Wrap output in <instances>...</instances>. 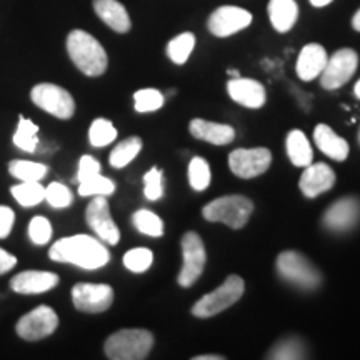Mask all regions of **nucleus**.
<instances>
[{"mask_svg": "<svg viewBox=\"0 0 360 360\" xmlns=\"http://www.w3.org/2000/svg\"><path fill=\"white\" fill-rule=\"evenodd\" d=\"M49 257L53 262L74 264L80 269L96 270L107 265L110 254L101 240L80 233L57 240L49 250Z\"/></svg>", "mask_w": 360, "mask_h": 360, "instance_id": "1", "label": "nucleus"}, {"mask_svg": "<svg viewBox=\"0 0 360 360\" xmlns=\"http://www.w3.org/2000/svg\"><path fill=\"white\" fill-rule=\"evenodd\" d=\"M67 52H69L75 67L89 77H98L109 65L105 49L94 35L85 32V30H72L67 37Z\"/></svg>", "mask_w": 360, "mask_h": 360, "instance_id": "2", "label": "nucleus"}, {"mask_svg": "<svg viewBox=\"0 0 360 360\" xmlns=\"http://www.w3.org/2000/svg\"><path fill=\"white\" fill-rule=\"evenodd\" d=\"M154 347V335L146 328H124L105 340L103 350L112 360L147 359Z\"/></svg>", "mask_w": 360, "mask_h": 360, "instance_id": "3", "label": "nucleus"}, {"mask_svg": "<svg viewBox=\"0 0 360 360\" xmlns=\"http://www.w3.org/2000/svg\"><path fill=\"white\" fill-rule=\"evenodd\" d=\"M254 212V204L244 195L220 197L202 209V215L209 222H222L232 229H242Z\"/></svg>", "mask_w": 360, "mask_h": 360, "instance_id": "4", "label": "nucleus"}, {"mask_svg": "<svg viewBox=\"0 0 360 360\" xmlns=\"http://www.w3.org/2000/svg\"><path fill=\"white\" fill-rule=\"evenodd\" d=\"M245 283L244 278L238 276H231L225 278L222 285L217 287L214 292L202 297V299L192 307V314L199 319L214 317L225 309L232 307L237 300L244 295Z\"/></svg>", "mask_w": 360, "mask_h": 360, "instance_id": "5", "label": "nucleus"}, {"mask_svg": "<svg viewBox=\"0 0 360 360\" xmlns=\"http://www.w3.org/2000/svg\"><path fill=\"white\" fill-rule=\"evenodd\" d=\"M277 269L282 278L289 281L302 289H315L321 285V272L307 257L294 250L282 252L277 257Z\"/></svg>", "mask_w": 360, "mask_h": 360, "instance_id": "6", "label": "nucleus"}, {"mask_svg": "<svg viewBox=\"0 0 360 360\" xmlns=\"http://www.w3.org/2000/svg\"><path fill=\"white\" fill-rule=\"evenodd\" d=\"M30 98L39 109L57 119L67 120L75 114V101L64 87L56 84H37L30 92Z\"/></svg>", "mask_w": 360, "mask_h": 360, "instance_id": "7", "label": "nucleus"}, {"mask_svg": "<svg viewBox=\"0 0 360 360\" xmlns=\"http://www.w3.org/2000/svg\"><path fill=\"white\" fill-rule=\"evenodd\" d=\"M58 327V317L56 310L47 307V305H40V307L30 310L24 317L19 319L15 330L20 339L27 342L42 340L45 337L52 335Z\"/></svg>", "mask_w": 360, "mask_h": 360, "instance_id": "8", "label": "nucleus"}, {"mask_svg": "<svg viewBox=\"0 0 360 360\" xmlns=\"http://www.w3.org/2000/svg\"><path fill=\"white\" fill-rule=\"evenodd\" d=\"M359 65V57L352 49H340L334 56L327 58V64L323 67L321 77V84L323 89L335 90L340 89L352 79Z\"/></svg>", "mask_w": 360, "mask_h": 360, "instance_id": "9", "label": "nucleus"}, {"mask_svg": "<svg viewBox=\"0 0 360 360\" xmlns=\"http://www.w3.org/2000/svg\"><path fill=\"white\" fill-rule=\"evenodd\" d=\"M72 302L80 312H105L114 302V289L107 283H75L72 289Z\"/></svg>", "mask_w": 360, "mask_h": 360, "instance_id": "10", "label": "nucleus"}, {"mask_svg": "<svg viewBox=\"0 0 360 360\" xmlns=\"http://www.w3.org/2000/svg\"><path fill=\"white\" fill-rule=\"evenodd\" d=\"M182 254L184 264L179 274V283L182 287H191L197 282L205 267V247L199 233L187 232L182 237Z\"/></svg>", "mask_w": 360, "mask_h": 360, "instance_id": "11", "label": "nucleus"}, {"mask_svg": "<svg viewBox=\"0 0 360 360\" xmlns=\"http://www.w3.org/2000/svg\"><path fill=\"white\" fill-rule=\"evenodd\" d=\"M272 164V154L264 147L237 148L229 155V167L237 177L254 179L267 172Z\"/></svg>", "mask_w": 360, "mask_h": 360, "instance_id": "12", "label": "nucleus"}, {"mask_svg": "<svg viewBox=\"0 0 360 360\" xmlns=\"http://www.w3.org/2000/svg\"><path fill=\"white\" fill-rule=\"evenodd\" d=\"M252 24V13L242 7L224 6L212 12L207 27L215 37H231Z\"/></svg>", "mask_w": 360, "mask_h": 360, "instance_id": "13", "label": "nucleus"}, {"mask_svg": "<svg viewBox=\"0 0 360 360\" xmlns=\"http://www.w3.org/2000/svg\"><path fill=\"white\" fill-rule=\"evenodd\" d=\"M87 217L89 227L97 233L101 240L105 244L115 245L120 240V231L117 227L114 219L110 215V207L109 202L103 195H96L87 207Z\"/></svg>", "mask_w": 360, "mask_h": 360, "instance_id": "14", "label": "nucleus"}, {"mask_svg": "<svg viewBox=\"0 0 360 360\" xmlns=\"http://www.w3.org/2000/svg\"><path fill=\"white\" fill-rule=\"evenodd\" d=\"M58 276L45 270H24L11 278V289L17 294H42L57 287Z\"/></svg>", "mask_w": 360, "mask_h": 360, "instance_id": "15", "label": "nucleus"}, {"mask_svg": "<svg viewBox=\"0 0 360 360\" xmlns=\"http://www.w3.org/2000/svg\"><path fill=\"white\" fill-rule=\"evenodd\" d=\"M335 180V172L327 164H310L300 177L299 187L305 197L314 199V197L330 191Z\"/></svg>", "mask_w": 360, "mask_h": 360, "instance_id": "16", "label": "nucleus"}, {"mask_svg": "<svg viewBox=\"0 0 360 360\" xmlns=\"http://www.w3.org/2000/svg\"><path fill=\"white\" fill-rule=\"evenodd\" d=\"M227 92L232 101L247 109H259L265 103V87L259 80L236 77L229 80Z\"/></svg>", "mask_w": 360, "mask_h": 360, "instance_id": "17", "label": "nucleus"}, {"mask_svg": "<svg viewBox=\"0 0 360 360\" xmlns=\"http://www.w3.org/2000/svg\"><path fill=\"white\" fill-rule=\"evenodd\" d=\"M360 219V202L354 197H347L335 202L327 214L323 215V224L330 231H349Z\"/></svg>", "mask_w": 360, "mask_h": 360, "instance_id": "18", "label": "nucleus"}, {"mask_svg": "<svg viewBox=\"0 0 360 360\" xmlns=\"http://www.w3.org/2000/svg\"><path fill=\"white\" fill-rule=\"evenodd\" d=\"M327 58L326 49L321 44H307L297 58V75L305 82L317 79L327 64Z\"/></svg>", "mask_w": 360, "mask_h": 360, "instance_id": "19", "label": "nucleus"}, {"mask_svg": "<svg viewBox=\"0 0 360 360\" xmlns=\"http://www.w3.org/2000/svg\"><path fill=\"white\" fill-rule=\"evenodd\" d=\"M94 11L117 34H127L132 27L127 8L119 0H94Z\"/></svg>", "mask_w": 360, "mask_h": 360, "instance_id": "20", "label": "nucleus"}, {"mask_svg": "<svg viewBox=\"0 0 360 360\" xmlns=\"http://www.w3.org/2000/svg\"><path fill=\"white\" fill-rule=\"evenodd\" d=\"M188 130L199 141L214 143V146H227L236 139V132L231 125L210 122V120L195 119L188 125Z\"/></svg>", "mask_w": 360, "mask_h": 360, "instance_id": "21", "label": "nucleus"}, {"mask_svg": "<svg viewBox=\"0 0 360 360\" xmlns=\"http://www.w3.org/2000/svg\"><path fill=\"white\" fill-rule=\"evenodd\" d=\"M314 141L317 143V147L330 159L337 162L345 160L349 157V143L347 141L337 135L326 124H319L314 130Z\"/></svg>", "mask_w": 360, "mask_h": 360, "instance_id": "22", "label": "nucleus"}, {"mask_svg": "<svg viewBox=\"0 0 360 360\" xmlns=\"http://www.w3.org/2000/svg\"><path fill=\"white\" fill-rule=\"evenodd\" d=\"M267 11L270 24L281 34L289 32L299 19V6L295 0H270Z\"/></svg>", "mask_w": 360, "mask_h": 360, "instance_id": "23", "label": "nucleus"}, {"mask_svg": "<svg viewBox=\"0 0 360 360\" xmlns=\"http://www.w3.org/2000/svg\"><path fill=\"white\" fill-rule=\"evenodd\" d=\"M285 146L287 155H289L290 162L297 165V167H307V165L312 164V147H310L309 139L305 137L302 130H292V132L287 135Z\"/></svg>", "mask_w": 360, "mask_h": 360, "instance_id": "24", "label": "nucleus"}, {"mask_svg": "<svg viewBox=\"0 0 360 360\" xmlns=\"http://www.w3.org/2000/svg\"><path fill=\"white\" fill-rule=\"evenodd\" d=\"M142 150V141L139 137H129L125 139L117 146L114 150L110 152L109 162L112 167L122 169L125 165H129L135 157L139 155V152Z\"/></svg>", "mask_w": 360, "mask_h": 360, "instance_id": "25", "label": "nucleus"}, {"mask_svg": "<svg viewBox=\"0 0 360 360\" xmlns=\"http://www.w3.org/2000/svg\"><path fill=\"white\" fill-rule=\"evenodd\" d=\"M39 127L35 125L30 119H25V117H20L19 125H17L15 134H13V146L19 147L20 150L24 152H35V148L39 146L37 139Z\"/></svg>", "mask_w": 360, "mask_h": 360, "instance_id": "26", "label": "nucleus"}, {"mask_svg": "<svg viewBox=\"0 0 360 360\" xmlns=\"http://www.w3.org/2000/svg\"><path fill=\"white\" fill-rule=\"evenodd\" d=\"M47 165L30 160H12L8 164V172L22 182H39L47 174Z\"/></svg>", "mask_w": 360, "mask_h": 360, "instance_id": "27", "label": "nucleus"}, {"mask_svg": "<svg viewBox=\"0 0 360 360\" xmlns=\"http://www.w3.org/2000/svg\"><path fill=\"white\" fill-rule=\"evenodd\" d=\"M11 193L22 207L39 205L45 199V188L40 182H22L13 186Z\"/></svg>", "mask_w": 360, "mask_h": 360, "instance_id": "28", "label": "nucleus"}, {"mask_svg": "<svg viewBox=\"0 0 360 360\" xmlns=\"http://www.w3.org/2000/svg\"><path fill=\"white\" fill-rule=\"evenodd\" d=\"M193 47H195V37H193V34L184 32L170 40L167 45V56L174 64L182 65L186 64L187 58L191 57Z\"/></svg>", "mask_w": 360, "mask_h": 360, "instance_id": "29", "label": "nucleus"}, {"mask_svg": "<svg viewBox=\"0 0 360 360\" xmlns=\"http://www.w3.org/2000/svg\"><path fill=\"white\" fill-rule=\"evenodd\" d=\"M114 191H115V184L112 182L110 179L103 177L101 174L92 175V177L79 182V193L82 197H96V195L109 197L114 193Z\"/></svg>", "mask_w": 360, "mask_h": 360, "instance_id": "30", "label": "nucleus"}, {"mask_svg": "<svg viewBox=\"0 0 360 360\" xmlns=\"http://www.w3.org/2000/svg\"><path fill=\"white\" fill-rule=\"evenodd\" d=\"M134 225L139 232H142L143 236L148 237H160L164 233V222H162L160 217L150 210H137L134 214Z\"/></svg>", "mask_w": 360, "mask_h": 360, "instance_id": "31", "label": "nucleus"}, {"mask_svg": "<svg viewBox=\"0 0 360 360\" xmlns=\"http://www.w3.org/2000/svg\"><path fill=\"white\" fill-rule=\"evenodd\" d=\"M210 179V167H209V162L202 157H193L188 164V182H191V187L193 191L202 192L209 187Z\"/></svg>", "mask_w": 360, "mask_h": 360, "instance_id": "32", "label": "nucleus"}, {"mask_svg": "<svg viewBox=\"0 0 360 360\" xmlns=\"http://www.w3.org/2000/svg\"><path fill=\"white\" fill-rule=\"evenodd\" d=\"M117 139L114 124L107 119L94 120L89 130V141L94 147H107Z\"/></svg>", "mask_w": 360, "mask_h": 360, "instance_id": "33", "label": "nucleus"}, {"mask_svg": "<svg viewBox=\"0 0 360 360\" xmlns=\"http://www.w3.org/2000/svg\"><path fill=\"white\" fill-rule=\"evenodd\" d=\"M164 105V96L155 89H142L135 92L134 96V107L141 114L147 112H155Z\"/></svg>", "mask_w": 360, "mask_h": 360, "instance_id": "34", "label": "nucleus"}, {"mask_svg": "<svg viewBox=\"0 0 360 360\" xmlns=\"http://www.w3.org/2000/svg\"><path fill=\"white\" fill-rule=\"evenodd\" d=\"M152 262H154V254L146 247L132 249L124 255V265L134 274L146 272V270L150 269Z\"/></svg>", "mask_w": 360, "mask_h": 360, "instance_id": "35", "label": "nucleus"}, {"mask_svg": "<svg viewBox=\"0 0 360 360\" xmlns=\"http://www.w3.org/2000/svg\"><path fill=\"white\" fill-rule=\"evenodd\" d=\"M45 199H47L53 209H65V207L72 204L74 197H72L69 187H65L64 184L52 182L51 186L45 188Z\"/></svg>", "mask_w": 360, "mask_h": 360, "instance_id": "36", "label": "nucleus"}, {"mask_svg": "<svg viewBox=\"0 0 360 360\" xmlns=\"http://www.w3.org/2000/svg\"><path fill=\"white\" fill-rule=\"evenodd\" d=\"M29 237L35 245H45L52 237V225L45 217H34L29 224Z\"/></svg>", "mask_w": 360, "mask_h": 360, "instance_id": "37", "label": "nucleus"}, {"mask_svg": "<svg viewBox=\"0 0 360 360\" xmlns=\"http://www.w3.org/2000/svg\"><path fill=\"white\" fill-rule=\"evenodd\" d=\"M143 193L148 200H159L164 193L162 188V172L157 167H152L143 175Z\"/></svg>", "mask_w": 360, "mask_h": 360, "instance_id": "38", "label": "nucleus"}, {"mask_svg": "<svg viewBox=\"0 0 360 360\" xmlns=\"http://www.w3.org/2000/svg\"><path fill=\"white\" fill-rule=\"evenodd\" d=\"M304 349L300 345L299 340H283L281 344L276 345L272 349V352L269 354L270 359H302L304 357Z\"/></svg>", "mask_w": 360, "mask_h": 360, "instance_id": "39", "label": "nucleus"}, {"mask_svg": "<svg viewBox=\"0 0 360 360\" xmlns=\"http://www.w3.org/2000/svg\"><path fill=\"white\" fill-rule=\"evenodd\" d=\"M101 174V164L98 160L94 159L90 155H84L79 162V170H77V182H82V180L92 177V175Z\"/></svg>", "mask_w": 360, "mask_h": 360, "instance_id": "40", "label": "nucleus"}, {"mask_svg": "<svg viewBox=\"0 0 360 360\" xmlns=\"http://www.w3.org/2000/svg\"><path fill=\"white\" fill-rule=\"evenodd\" d=\"M13 222H15V214L11 207L0 205V238H7L11 233Z\"/></svg>", "mask_w": 360, "mask_h": 360, "instance_id": "41", "label": "nucleus"}, {"mask_svg": "<svg viewBox=\"0 0 360 360\" xmlns=\"http://www.w3.org/2000/svg\"><path fill=\"white\" fill-rule=\"evenodd\" d=\"M17 265V257L15 255L8 254L7 250H4L0 247V276L7 274L8 270H12Z\"/></svg>", "mask_w": 360, "mask_h": 360, "instance_id": "42", "label": "nucleus"}, {"mask_svg": "<svg viewBox=\"0 0 360 360\" xmlns=\"http://www.w3.org/2000/svg\"><path fill=\"white\" fill-rule=\"evenodd\" d=\"M309 2L312 4L314 7L321 8V7H327L328 4H332V2H334V0H309Z\"/></svg>", "mask_w": 360, "mask_h": 360, "instance_id": "43", "label": "nucleus"}, {"mask_svg": "<svg viewBox=\"0 0 360 360\" xmlns=\"http://www.w3.org/2000/svg\"><path fill=\"white\" fill-rule=\"evenodd\" d=\"M352 27L355 30H357V32H360V8L357 12H355V15H354V19H352Z\"/></svg>", "mask_w": 360, "mask_h": 360, "instance_id": "44", "label": "nucleus"}, {"mask_svg": "<svg viewBox=\"0 0 360 360\" xmlns=\"http://www.w3.org/2000/svg\"><path fill=\"white\" fill-rule=\"evenodd\" d=\"M224 357H220V355H199V357H195V360H222Z\"/></svg>", "mask_w": 360, "mask_h": 360, "instance_id": "45", "label": "nucleus"}, {"mask_svg": "<svg viewBox=\"0 0 360 360\" xmlns=\"http://www.w3.org/2000/svg\"><path fill=\"white\" fill-rule=\"evenodd\" d=\"M354 92H355V96H357L359 98H360V80L357 84H355V89H354Z\"/></svg>", "mask_w": 360, "mask_h": 360, "instance_id": "46", "label": "nucleus"}]
</instances>
